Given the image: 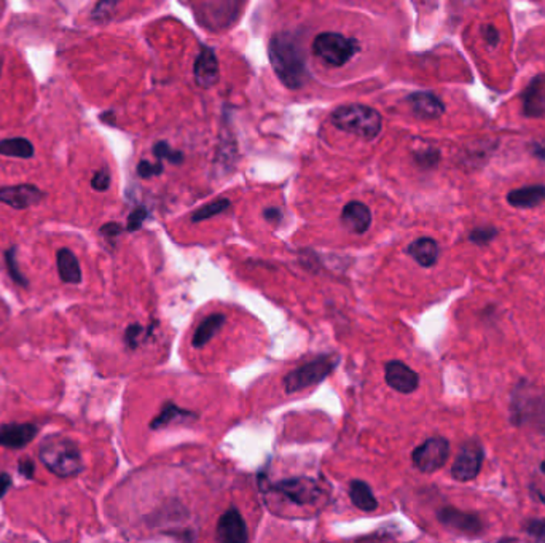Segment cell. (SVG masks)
<instances>
[{"label": "cell", "instance_id": "cell-1", "mask_svg": "<svg viewBox=\"0 0 545 543\" xmlns=\"http://www.w3.org/2000/svg\"><path fill=\"white\" fill-rule=\"evenodd\" d=\"M270 61L274 74L288 88L298 89L308 81L302 48L289 34H276L270 42Z\"/></svg>", "mask_w": 545, "mask_h": 543}, {"label": "cell", "instance_id": "cell-2", "mask_svg": "<svg viewBox=\"0 0 545 543\" xmlns=\"http://www.w3.org/2000/svg\"><path fill=\"white\" fill-rule=\"evenodd\" d=\"M38 459L53 475L59 478L77 477L83 472L79 445L61 433H53L40 441Z\"/></svg>", "mask_w": 545, "mask_h": 543}, {"label": "cell", "instance_id": "cell-3", "mask_svg": "<svg viewBox=\"0 0 545 543\" xmlns=\"http://www.w3.org/2000/svg\"><path fill=\"white\" fill-rule=\"evenodd\" d=\"M331 121L341 131L349 132L362 139H375L382 131L383 118L369 105L347 104L331 113Z\"/></svg>", "mask_w": 545, "mask_h": 543}, {"label": "cell", "instance_id": "cell-4", "mask_svg": "<svg viewBox=\"0 0 545 543\" xmlns=\"http://www.w3.org/2000/svg\"><path fill=\"white\" fill-rule=\"evenodd\" d=\"M339 355L329 354L311 360L302 367L295 368L284 378V388L288 394H295L310 386L324 381L335 368L339 367Z\"/></svg>", "mask_w": 545, "mask_h": 543}, {"label": "cell", "instance_id": "cell-5", "mask_svg": "<svg viewBox=\"0 0 545 543\" xmlns=\"http://www.w3.org/2000/svg\"><path fill=\"white\" fill-rule=\"evenodd\" d=\"M356 44L337 32H323L313 42V52L329 66L341 67L353 58Z\"/></svg>", "mask_w": 545, "mask_h": 543}, {"label": "cell", "instance_id": "cell-6", "mask_svg": "<svg viewBox=\"0 0 545 543\" xmlns=\"http://www.w3.org/2000/svg\"><path fill=\"white\" fill-rule=\"evenodd\" d=\"M272 491L284 496L297 505H311L323 497V488L310 477H294L281 480L272 486Z\"/></svg>", "mask_w": 545, "mask_h": 543}, {"label": "cell", "instance_id": "cell-7", "mask_svg": "<svg viewBox=\"0 0 545 543\" xmlns=\"http://www.w3.org/2000/svg\"><path fill=\"white\" fill-rule=\"evenodd\" d=\"M449 441L443 437H432L412 453V463L423 473L442 469L449 461Z\"/></svg>", "mask_w": 545, "mask_h": 543}, {"label": "cell", "instance_id": "cell-8", "mask_svg": "<svg viewBox=\"0 0 545 543\" xmlns=\"http://www.w3.org/2000/svg\"><path fill=\"white\" fill-rule=\"evenodd\" d=\"M482 463H483V449L479 443L469 441L459 449L457 461L451 467V477L463 483L472 481L479 477Z\"/></svg>", "mask_w": 545, "mask_h": 543}, {"label": "cell", "instance_id": "cell-9", "mask_svg": "<svg viewBox=\"0 0 545 543\" xmlns=\"http://www.w3.org/2000/svg\"><path fill=\"white\" fill-rule=\"evenodd\" d=\"M439 522H442L445 528L455 530L457 534L465 537H479L483 534V522L477 514H465L457 508L445 506L437 514Z\"/></svg>", "mask_w": 545, "mask_h": 543}, {"label": "cell", "instance_id": "cell-10", "mask_svg": "<svg viewBox=\"0 0 545 543\" xmlns=\"http://www.w3.org/2000/svg\"><path fill=\"white\" fill-rule=\"evenodd\" d=\"M384 380L390 389L400 394H412L420 386V376L400 360H390L384 365Z\"/></svg>", "mask_w": 545, "mask_h": 543}, {"label": "cell", "instance_id": "cell-11", "mask_svg": "<svg viewBox=\"0 0 545 543\" xmlns=\"http://www.w3.org/2000/svg\"><path fill=\"white\" fill-rule=\"evenodd\" d=\"M217 540L223 543H246L249 540L247 526L238 508H230L219 518Z\"/></svg>", "mask_w": 545, "mask_h": 543}, {"label": "cell", "instance_id": "cell-12", "mask_svg": "<svg viewBox=\"0 0 545 543\" xmlns=\"http://www.w3.org/2000/svg\"><path fill=\"white\" fill-rule=\"evenodd\" d=\"M44 199V191L36 185L22 184L0 188V203L13 209H28L36 206Z\"/></svg>", "mask_w": 545, "mask_h": 543}, {"label": "cell", "instance_id": "cell-13", "mask_svg": "<svg viewBox=\"0 0 545 543\" xmlns=\"http://www.w3.org/2000/svg\"><path fill=\"white\" fill-rule=\"evenodd\" d=\"M522 113L526 118L545 117V74L536 75L524 89Z\"/></svg>", "mask_w": 545, "mask_h": 543}, {"label": "cell", "instance_id": "cell-14", "mask_svg": "<svg viewBox=\"0 0 545 543\" xmlns=\"http://www.w3.org/2000/svg\"><path fill=\"white\" fill-rule=\"evenodd\" d=\"M193 74H195L197 85L201 88H213L215 83L219 81L221 69H219V61L215 58L213 50L205 48L203 52L199 53L198 58L195 61Z\"/></svg>", "mask_w": 545, "mask_h": 543}, {"label": "cell", "instance_id": "cell-15", "mask_svg": "<svg viewBox=\"0 0 545 543\" xmlns=\"http://www.w3.org/2000/svg\"><path fill=\"white\" fill-rule=\"evenodd\" d=\"M407 101L412 107L413 113L416 117L435 120L442 117L445 113V105L439 96L431 91H416L407 97Z\"/></svg>", "mask_w": 545, "mask_h": 543}, {"label": "cell", "instance_id": "cell-16", "mask_svg": "<svg viewBox=\"0 0 545 543\" xmlns=\"http://www.w3.org/2000/svg\"><path fill=\"white\" fill-rule=\"evenodd\" d=\"M341 223L354 235H364L372 225V213L369 206H365L361 201L348 203L341 213Z\"/></svg>", "mask_w": 545, "mask_h": 543}, {"label": "cell", "instance_id": "cell-17", "mask_svg": "<svg viewBox=\"0 0 545 543\" xmlns=\"http://www.w3.org/2000/svg\"><path fill=\"white\" fill-rule=\"evenodd\" d=\"M38 429L34 424H5L0 426V447L21 449L36 439Z\"/></svg>", "mask_w": 545, "mask_h": 543}, {"label": "cell", "instance_id": "cell-18", "mask_svg": "<svg viewBox=\"0 0 545 543\" xmlns=\"http://www.w3.org/2000/svg\"><path fill=\"white\" fill-rule=\"evenodd\" d=\"M545 201V185H526L508 191L507 203L516 209H532Z\"/></svg>", "mask_w": 545, "mask_h": 543}, {"label": "cell", "instance_id": "cell-19", "mask_svg": "<svg viewBox=\"0 0 545 543\" xmlns=\"http://www.w3.org/2000/svg\"><path fill=\"white\" fill-rule=\"evenodd\" d=\"M407 254L423 268H431L437 263L440 249H439L437 241L432 238H420L407 247Z\"/></svg>", "mask_w": 545, "mask_h": 543}, {"label": "cell", "instance_id": "cell-20", "mask_svg": "<svg viewBox=\"0 0 545 543\" xmlns=\"http://www.w3.org/2000/svg\"><path fill=\"white\" fill-rule=\"evenodd\" d=\"M58 274L66 284H80L81 270L74 252L69 249L58 250Z\"/></svg>", "mask_w": 545, "mask_h": 543}, {"label": "cell", "instance_id": "cell-21", "mask_svg": "<svg viewBox=\"0 0 545 543\" xmlns=\"http://www.w3.org/2000/svg\"><path fill=\"white\" fill-rule=\"evenodd\" d=\"M349 499L353 502V505L362 510V512H375L378 508V500L373 496L372 488L362 480H353L351 481Z\"/></svg>", "mask_w": 545, "mask_h": 543}, {"label": "cell", "instance_id": "cell-22", "mask_svg": "<svg viewBox=\"0 0 545 543\" xmlns=\"http://www.w3.org/2000/svg\"><path fill=\"white\" fill-rule=\"evenodd\" d=\"M197 418H198L197 413L187 412L184 408H179L174 402H166L163 405L162 412L158 413V416L150 422V429L158 430V429H164L170 424H174L177 421Z\"/></svg>", "mask_w": 545, "mask_h": 543}, {"label": "cell", "instance_id": "cell-23", "mask_svg": "<svg viewBox=\"0 0 545 543\" xmlns=\"http://www.w3.org/2000/svg\"><path fill=\"white\" fill-rule=\"evenodd\" d=\"M223 323H225L223 314H213V316L206 317L203 322L199 323L198 329L193 333V347H197V349L205 347L221 331Z\"/></svg>", "mask_w": 545, "mask_h": 543}, {"label": "cell", "instance_id": "cell-24", "mask_svg": "<svg viewBox=\"0 0 545 543\" xmlns=\"http://www.w3.org/2000/svg\"><path fill=\"white\" fill-rule=\"evenodd\" d=\"M0 155L12 156V158H32L34 156V146L30 140L24 138H13V139L0 140Z\"/></svg>", "mask_w": 545, "mask_h": 543}, {"label": "cell", "instance_id": "cell-25", "mask_svg": "<svg viewBox=\"0 0 545 543\" xmlns=\"http://www.w3.org/2000/svg\"><path fill=\"white\" fill-rule=\"evenodd\" d=\"M230 207L229 199L221 198L215 199L213 203H209L206 206L199 207L197 213L192 215V221L198 223V221H207V219H213L219 213H225Z\"/></svg>", "mask_w": 545, "mask_h": 543}, {"label": "cell", "instance_id": "cell-26", "mask_svg": "<svg viewBox=\"0 0 545 543\" xmlns=\"http://www.w3.org/2000/svg\"><path fill=\"white\" fill-rule=\"evenodd\" d=\"M5 262H7L8 272H10V278L15 280L18 286L28 287V280L22 276L21 270L18 268V263H16V249L15 247H12V249L7 250V254H5Z\"/></svg>", "mask_w": 545, "mask_h": 543}, {"label": "cell", "instance_id": "cell-27", "mask_svg": "<svg viewBox=\"0 0 545 543\" xmlns=\"http://www.w3.org/2000/svg\"><path fill=\"white\" fill-rule=\"evenodd\" d=\"M154 154H155L156 158L168 160V162L174 163V164H180L182 160H184V155L177 152V150H172L166 142H158L155 147H154Z\"/></svg>", "mask_w": 545, "mask_h": 543}, {"label": "cell", "instance_id": "cell-28", "mask_svg": "<svg viewBox=\"0 0 545 543\" xmlns=\"http://www.w3.org/2000/svg\"><path fill=\"white\" fill-rule=\"evenodd\" d=\"M496 236H498V230H496V228L480 227L472 230L469 239H471L472 243L483 246V244L491 243Z\"/></svg>", "mask_w": 545, "mask_h": 543}, {"label": "cell", "instance_id": "cell-29", "mask_svg": "<svg viewBox=\"0 0 545 543\" xmlns=\"http://www.w3.org/2000/svg\"><path fill=\"white\" fill-rule=\"evenodd\" d=\"M142 335H146V329L139 325V323H133V325H130L125 331V341L128 347H131V349H136L140 343V338Z\"/></svg>", "mask_w": 545, "mask_h": 543}, {"label": "cell", "instance_id": "cell-30", "mask_svg": "<svg viewBox=\"0 0 545 543\" xmlns=\"http://www.w3.org/2000/svg\"><path fill=\"white\" fill-rule=\"evenodd\" d=\"M118 0H101L93 10V18L95 20H107L113 13V10L117 7Z\"/></svg>", "mask_w": 545, "mask_h": 543}, {"label": "cell", "instance_id": "cell-31", "mask_svg": "<svg viewBox=\"0 0 545 543\" xmlns=\"http://www.w3.org/2000/svg\"><path fill=\"white\" fill-rule=\"evenodd\" d=\"M146 219H147V209L146 207L134 209L133 213H130V217H128L126 230L128 231H138L142 227V223L146 221Z\"/></svg>", "mask_w": 545, "mask_h": 543}, {"label": "cell", "instance_id": "cell-32", "mask_svg": "<svg viewBox=\"0 0 545 543\" xmlns=\"http://www.w3.org/2000/svg\"><path fill=\"white\" fill-rule=\"evenodd\" d=\"M524 532L528 536L532 537V539L539 540V542H545V518H542V520H531L526 524Z\"/></svg>", "mask_w": 545, "mask_h": 543}, {"label": "cell", "instance_id": "cell-33", "mask_svg": "<svg viewBox=\"0 0 545 543\" xmlns=\"http://www.w3.org/2000/svg\"><path fill=\"white\" fill-rule=\"evenodd\" d=\"M162 172V163H155V164H152V163L148 162H140L139 166H138V174H139L142 179H150V177L160 176Z\"/></svg>", "mask_w": 545, "mask_h": 543}, {"label": "cell", "instance_id": "cell-34", "mask_svg": "<svg viewBox=\"0 0 545 543\" xmlns=\"http://www.w3.org/2000/svg\"><path fill=\"white\" fill-rule=\"evenodd\" d=\"M91 187L97 191H105L111 187V174L107 169H101L97 171L96 174L93 176L91 180Z\"/></svg>", "mask_w": 545, "mask_h": 543}, {"label": "cell", "instance_id": "cell-35", "mask_svg": "<svg viewBox=\"0 0 545 543\" xmlns=\"http://www.w3.org/2000/svg\"><path fill=\"white\" fill-rule=\"evenodd\" d=\"M482 36H483V40L487 42L488 46H491V48H496L501 44V32L498 28H494L493 24L485 26L482 29Z\"/></svg>", "mask_w": 545, "mask_h": 543}, {"label": "cell", "instance_id": "cell-36", "mask_svg": "<svg viewBox=\"0 0 545 543\" xmlns=\"http://www.w3.org/2000/svg\"><path fill=\"white\" fill-rule=\"evenodd\" d=\"M439 160H440V154L437 150H432V148H429L423 154H418V163L424 168H432L439 163Z\"/></svg>", "mask_w": 545, "mask_h": 543}, {"label": "cell", "instance_id": "cell-37", "mask_svg": "<svg viewBox=\"0 0 545 543\" xmlns=\"http://www.w3.org/2000/svg\"><path fill=\"white\" fill-rule=\"evenodd\" d=\"M34 472H36L34 461H30L28 457H24V459L20 461V473L21 475H24L28 480H32L34 478Z\"/></svg>", "mask_w": 545, "mask_h": 543}, {"label": "cell", "instance_id": "cell-38", "mask_svg": "<svg viewBox=\"0 0 545 543\" xmlns=\"http://www.w3.org/2000/svg\"><path fill=\"white\" fill-rule=\"evenodd\" d=\"M531 155L541 162H545V140H536L531 144Z\"/></svg>", "mask_w": 545, "mask_h": 543}, {"label": "cell", "instance_id": "cell-39", "mask_svg": "<svg viewBox=\"0 0 545 543\" xmlns=\"http://www.w3.org/2000/svg\"><path fill=\"white\" fill-rule=\"evenodd\" d=\"M10 486H12V477L8 475L7 472H2L0 473V499L7 494Z\"/></svg>", "mask_w": 545, "mask_h": 543}, {"label": "cell", "instance_id": "cell-40", "mask_svg": "<svg viewBox=\"0 0 545 543\" xmlns=\"http://www.w3.org/2000/svg\"><path fill=\"white\" fill-rule=\"evenodd\" d=\"M101 233L107 238H115L122 233V227L118 223H107L101 228Z\"/></svg>", "mask_w": 545, "mask_h": 543}, {"label": "cell", "instance_id": "cell-41", "mask_svg": "<svg viewBox=\"0 0 545 543\" xmlns=\"http://www.w3.org/2000/svg\"><path fill=\"white\" fill-rule=\"evenodd\" d=\"M265 219L270 221H281V213L278 209H266L265 211Z\"/></svg>", "mask_w": 545, "mask_h": 543}, {"label": "cell", "instance_id": "cell-42", "mask_svg": "<svg viewBox=\"0 0 545 543\" xmlns=\"http://www.w3.org/2000/svg\"><path fill=\"white\" fill-rule=\"evenodd\" d=\"M2 67H4V61L0 58V74H2Z\"/></svg>", "mask_w": 545, "mask_h": 543}, {"label": "cell", "instance_id": "cell-43", "mask_svg": "<svg viewBox=\"0 0 545 543\" xmlns=\"http://www.w3.org/2000/svg\"><path fill=\"white\" fill-rule=\"evenodd\" d=\"M539 497H541V500H542V502H544V504H545V496H544V494H539Z\"/></svg>", "mask_w": 545, "mask_h": 543}, {"label": "cell", "instance_id": "cell-44", "mask_svg": "<svg viewBox=\"0 0 545 543\" xmlns=\"http://www.w3.org/2000/svg\"><path fill=\"white\" fill-rule=\"evenodd\" d=\"M541 470H542V472L545 473V461L542 463V465H541Z\"/></svg>", "mask_w": 545, "mask_h": 543}]
</instances>
